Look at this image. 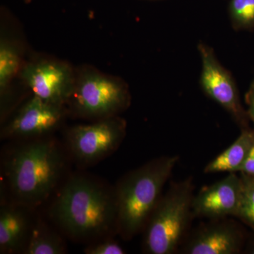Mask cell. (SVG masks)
<instances>
[{"label": "cell", "instance_id": "6da1fadb", "mask_svg": "<svg viewBox=\"0 0 254 254\" xmlns=\"http://www.w3.org/2000/svg\"><path fill=\"white\" fill-rule=\"evenodd\" d=\"M1 160L3 200L33 209L58 190L66 170L65 150L50 136L15 141Z\"/></svg>", "mask_w": 254, "mask_h": 254}, {"label": "cell", "instance_id": "7a4b0ae2", "mask_svg": "<svg viewBox=\"0 0 254 254\" xmlns=\"http://www.w3.org/2000/svg\"><path fill=\"white\" fill-rule=\"evenodd\" d=\"M53 195L50 215L66 236L92 243L118 234L114 189L78 174L66 179Z\"/></svg>", "mask_w": 254, "mask_h": 254}, {"label": "cell", "instance_id": "3957f363", "mask_svg": "<svg viewBox=\"0 0 254 254\" xmlns=\"http://www.w3.org/2000/svg\"><path fill=\"white\" fill-rule=\"evenodd\" d=\"M178 160L177 155L153 159L117 184V232L124 240H131L143 231Z\"/></svg>", "mask_w": 254, "mask_h": 254}, {"label": "cell", "instance_id": "277c9868", "mask_svg": "<svg viewBox=\"0 0 254 254\" xmlns=\"http://www.w3.org/2000/svg\"><path fill=\"white\" fill-rule=\"evenodd\" d=\"M192 178L172 183L162 195L143 230V247L145 253H176L193 218Z\"/></svg>", "mask_w": 254, "mask_h": 254}, {"label": "cell", "instance_id": "5b68a950", "mask_svg": "<svg viewBox=\"0 0 254 254\" xmlns=\"http://www.w3.org/2000/svg\"><path fill=\"white\" fill-rule=\"evenodd\" d=\"M130 101L128 86L123 80L86 66L76 71L67 105L75 116L95 121L117 116L128 108Z\"/></svg>", "mask_w": 254, "mask_h": 254}, {"label": "cell", "instance_id": "8992f818", "mask_svg": "<svg viewBox=\"0 0 254 254\" xmlns=\"http://www.w3.org/2000/svg\"><path fill=\"white\" fill-rule=\"evenodd\" d=\"M126 132V121L118 115L76 125L66 132V149L80 165H93L117 150Z\"/></svg>", "mask_w": 254, "mask_h": 254}, {"label": "cell", "instance_id": "52a82bcc", "mask_svg": "<svg viewBox=\"0 0 254 254\" xmlns=\"http://www.w3.org/2000/svg\"><path fill=\"white\" fill-rule=\"evenodd\" d=\"M20 75L33 95L66 106L74 89L76 71L61 60L40 58L23 65Z\"/></svg>", "mask_w": 254, "mask_h": 254}, {"label": "cell", "instance_id": "ba28073f", "mask_svg": "<svg viewBox=\"0 0 254 254\" xmlns=\"http://www.w3.org/2000/svg\"><path fill=\"white\" fill-rule=\"evenodd\" d=\"M66 114V106L48 103L33 95L5 124L1 138L21 141L50 136Z\"/></svg>", "mask_w": 254, "mask_h": 254}, {"label": "cell", "instance_id": "9c48e42d", "mask_svg": "<svg viewBox=\"0 0 254 254\" xmlns=\"http://www.w3.org/2000/svg\"><path fill=\"white\" fill-rule=\"evenodd\" d=\"M200 60V87L203 92L218 103L241 125L245 124L247 112L242 108L236 82L231 73L219 62L213 50L208 45L198 46Z\"/></svg>", "mask_w": 254, "mask_h": 254}, {"label": "cell", "instance_id": "30bf717a", "mask_svg": "<svg viewBox=\"0 0 254 254\" xmlns=\"http://www.w3.org/2000/svg\"><path fill=\"white\" fill-rule=\"evenodd\" d=\"M242 180L230 173L213 185L203 187L192 203L193 218L215 219L235 217L240 204Z\"/></svg>", "mask_w": 254, "mask_h": 254}, {"label": "cell", "instance_id": "8fae6325", "mask_svg": "<svg viewBox=\"0 0 254 254\" xmlns=\"http://www.w3.org/2000/svg\"><path fill=\"white\" fill-rule=\"evenodd\" d=\"M200 225L182 248L187 254H237L240 253L243 236L230 220L215 219Z\"/></svg>", "mask_w": 254, "mask_h": 254}, {"label": "cell", "instance_id": "7c38bea8", "mask_svg": "<svg viewBox=\"0 0 254 254\" xmlns=\"http://www.w3.org/2000/svg\"><path fill=\"white\" fill-rule=\"evenodd\" d=\"M0 209V253L22 254L31 232L32 209L9 200Z\"/></svg>", "mask_w": 254, "mask_h": 254}, {"label": "cell", "instance_id": "4fadbf2b", "mask_svg": "<svg viewBox=\"0 0 254 254\" xmlns=\"http://www.w3.org/2000/svg\"><path fill=\"white\" fill-rule=\"evenodd\" d=\"M254 143V131L242 130L236 141L205 166L204 173H240Z\"/></svg>", "mask_w": 254, "mask_h": 254}, {"label": "cell", "instance_id": "5bb4252c", "mask_svg": "<svg viewBox=\"0 0 254 254\" xmlns=\"http://www.w3.org/2000/svg\"><path fill=\"white\" fill-rule=\"evenodd\" d=\"M21 53L13 41L1 38L0 42V95L1 117L4 120L9 113L10 86L15 76L21 71Z\"/></svg>", "mask_w": 254, "mask_h": 254}, {"label": "cell", "instance_id": "9a60e30c", "mask_svg": "<svg viewBox=\"0 0 254 254\" xmlns=\"http://www.w3.org/2000/svg\"><path fill=\"white\" fill-rule=\"evenodd\" d=\"M64 241L59 234L48 227L42 220L33 222L24 254H63L66 253Z\"/></svg>", "mask_w": 254, "mask_h": 254}, {"label": "cell", "instance_id": "2e32d148", "mask_svg": "<svg viewBox=\"0 0 254 254\" xmlns=\"http://www.w3.org/2000/svg\"><path fill=\"white\" fill-rule=\"evenodd\" d=\"M242 190L240 204L235 217L254 230V176L241 173Z\"/></svg>", "mask_w": 254, "mask_h": 254}, {"label": "cell", "instance_id": "e0dca14e", "mask_svg": "<svg viewBox=\"0 0 254 254\" xmlns=\"http://www.w3.org/2000/svg\"><path fill=\"white\" fill-rule=\"evenodd\" d=\"M229 15L235 30L254 28V0H230Z\"/></svg>", "mask_w": 254, "mask_h": 254}, {"label": "cell", "instance_id": "ac0fdd59", "mask_svg": "<svg viewBox=\"0 0 254 254\" xmlns=\"http://www.w3.org/2000/svg\"><path fill=\"white\" fill-rule=\"evenodd\" d=\"M86 254H124L126 253L121 245L110 237L92 242L84 249Z\"/></svg>", "mask_w": 254, "mask_h": 254}, {"label": "cell", "instance_id": "d6986e66", "mask_svg": "<svg viewBox=\"0 0 254 254\" xmlns=\"http://www.w3.org/2000/svg\"><path fill=\"white\" fill-rule=\"evenodd\" d=\"M240 173L254 176V143L240 169Z\"/></svg>", "mask_w": 254, "mask_h": 254}, {"label": "cell", "instance_id": "ffe728a7", "mask_svg": "<svg viewBox=\"0 0 254 254\" xmlns=\"http://www.w3.org/2000/svg\"><path fill=\"white\" fill-rule=\"evenodd\" d=\"M246 103L248 106V110H247V115L249 118L252 120L254 125V91L250 89L247 92L245 97Z\"/></svg>", "mask_w": 254, "mask_h": 254}, {"label": "cell", "instance_id": "44dd1931", "mask_svg": "<svg viewBox=\"0 0 254 254\" xmlns=\"http://www.w3.org/2000/svg\"><path fill=\"white\" fill-rule=\"evenodd\" d=\"M249 253L254 254V246H253V247H251L250 252H249Z\"/></svg>", "mask_w": 254, "mask_h": 254}, {"label": "cell", "instance_id": "7402d4cb", "mask_svg": "<svg viewBox=\"0 0 254 254\" xmlns=\"http://www.w3.org/2000/svg\"><path fill=\"white\" fill-rule=\"evenodd\" d=\"M250 89L254 90V80L253 83H252V86H251Z\"/></svg>", "mask_w": 254, "mask_h": 254}]
</instances>
